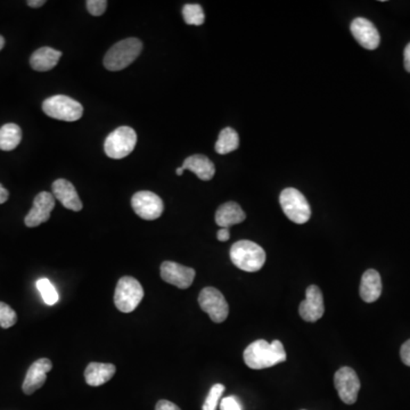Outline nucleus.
<instances>
[{
    "label": "nucleus",
    "instance_id": "f257e3e1",
    "mask_svg": "<svg viewBox=\"0 0 410 410\" xmlns=\"http://www.w3.org/2000/svg\"><path fill=\"white\" fill-rule=\"evenodd\" d=\"M286 360V353L280 341L267 342L258 340L251 343L244 351V362L251 369H265L278 365Z\"/></svg>",
    "mask_w": 410,
    "mask_h": 410
},
{
    "label": "nucleus",
    "instance_id": "f03ea898",
    "mask_svg": "<svg viewBox=\"0 0 410 410\" xmlns=\"http://www.w3.org/2000/svg\"><path fill=\"white\" fill-rule=\"evenodd\" d=\"M231 260L238 269L256 273L266 263V252L251 240H238L231 247Z\"/></svg>",
    "mask_w": 410,
    "mask_h": 410
},
{
    "label": "nucleus",
    "instance_id": "7ed1b4c3",
    "mask_svg": "<svg viewBox=\"0 0 410 410\" xmlns=\"http://www.w3.org/2000/svg\"><path fill=\"white\" fill-rule=\"evenodd\" d=\"M143 44L139 39L128 38L116 42L106 53L104 66L109 71H121L128 68L141 55Z\"/></svg>",
    "mask_w": 410,
    "mask_h": 410
},
{
    "label": "nucleus",
    "instance_id": "20e7f679",
    "mask_svg": "<svg viewBox=\"0 0 410 410\" xmlns=\"http://www.w3.org/2000/svg\"><path fill=\"white\" fill-rule=\"evenodd\" d=\"M42 111L53 119L73 122L81 119L84 107L80 102L64 95H55L42 102Z\"/></svg>",
    "mask_w": 410,
    "mask_h": 410
},
{
    "label": "nucleus",
    "instance_id": "39448f33",
    "mask_svg": "<svg viewBox=\"0 0 410 410\" xmlns=\"http://www.w3.org/2000/svg\"><path fill=\"white\" fill-rule=\"evenodd\" d=\"M137 134L127 125L119 127L111 132L104 143V150L107 157L114 160H121L128 157L135 150Z\"/></svg>",
    "mask_w": 410,
    "mask_h": 410
},
{
    "label": "nucleus",
    "instance_id": "423d86ee",
    "mask_svg": "<svg viewBox=\"0 0 410 410\" xmlns=\"http://www.w3.org/2000/svg\"><path fill=\"white\" fill-rule=\"evenodd\" d=\"M279 203L283 212L291 222L298 224L309 222L311 217L310 205L305 195L298 189H284L279 196Z\"/></svg>",
    "mask_w": 410,
    "mask_h": 410
},
{
    "label": "nucleus",
    "instance_id": "0eeeda50",
    "mask_svg": "<svg viewBox=\"0 0 410 410\" xmlns=\"http://www.w3.org/2000/svg\"><path fill=\"white\" fill-rule=\"evenodd\" d=\"M143 298L144 289L137 279L130 276L120 278L114 294V303L121 312H132L139 305Z\"/></svg>",
    "mask_w": 410,
    "mask_h": 410
},
{
    "label": "nucleus",
    "instance_id": "6e6552de",
    "mask_svg": "<svg viewBox=\"0 0 410 410\" xmlns=\"http://www.w3.org/2000/svg\"><path fill=\"white\" fill-rule=\"evenodd\" d=\"M199 307L210 316L215 323L226 321L229 314V305L222 292L215 287H205L199 293Z\"/></svg>",
    "mask_w": 410,
    "mask_h": 410
},
{
    "label": "nucleus",
    "instance_id": "1a4fd4ad",
    "mask_svg": "<svg viewBox=\"0 0 410 410\" xmlns=\"http://www.w3.org/2000/svg\"><path fill=\"white\" fill-rule=\"evenodd\" d=\"M132 206L136 215L144 220L160 218L164 211L163 201L155 193L141 190L132 196Z\"/></svg>",
    "mask_w": 410,
    "mask_h": 410
},
{
    "label": "nucleus",
    "instance_id": "9d476101",
    "mask_svg": "<svg viewBox=\"0 0 410 410\" xmlns=\"http://www.w3.org/2000/svg\"><path fill=\"white\" fill-rule=\"evenodd\" d=\"M334 384L341 400L346 404H353L358 399L360 380L357 373L350 367H342L334 375Z\"/></svg>",
    "mask_w": 410,
    "mask_h": 410
},
{
    "label": "nucleus",
    "instance_id": "9b49d317",
    "mask_svg": "<svg viewBox=\"0 0 410 410\" xmlns=\"http://www.w3.org/2000/svg\"><path fill=\"white\" fill-rule=\"evenodd\" d=\"M161 278L178 289H186L195 278V270L172 261H164L161 265Z\"/></svg>",
    "mask_w": 410,
    "mask_h": 410
},
{
    "label": "nucleus",
    "instance_id": "f8f14e48",
    "mask_svg": "<svg viewBox=\"0 0 410 410\" xmlns=\"http://www.w3.org/2000/svg\"><path fill=\"white\" fill-rule=\"evenodd\" d=\"M298 312L302 319L309 323L319 321L324 316V296L318 286L311 285L308 287L305 300L300 303Z\"/></svg>",
    "mask_w": 410,
    "mask_h": 410
},
{
    "label": "nucleus",
    "instance_id": "ddd939ff",
    "mask_svg": "<svg viewBox=\"0 0 410 410\" xmlns=\"http://www.w3.org/2000/svg\"><path fill=\"white\" fill-rule=\"evenodd\" d=\"M55 208V197L48 192L39 193L33 199V205L26 215L24 222L30 228L38 227L44 222H48L51 213Z\"/></svg>",
    "mask_w": 410,
    "mask_h": 410
},
{
    "label": "nucleus",
    "instance_id": "4468645a",
    "mask_svg": "<svg viewBox=\"0 0 410 410\" xmlns=\"http://www.w3.org/2000/svg\"><path fill=\"white\" fill-rule=\"evenodd\" d=\"M351 33L358 42L359 45L368 51L377 48L381 42V37L375 26L371 21L364 17H357L353 19L350 26Z\"/></svg>",
    "mask_w": 410,
    "mask_h": 410
},
{
    "label": "nucleus",
    "instance_id": "2eb2a0df",
    "mask_svg": "<svg viewBox=\"0 0 410 410\" xmlns=\"http://www.w3.org/2000/svg\"><path fill=\"white\" fill-rule=\"evenodd\" d=\"M51 368H53V364L49 359L42 358L33 362L28 369L26 378L23 382V392L26 394H33L42 388L47 380V373L51 372Z\"/></svg>",
    "mask_w": 410,
    "mask_h": 410
},
{
    "label": "nucleus",
    "instance_id": "dca6fc26",
    "mask_svg": "<svg viewBox=\"0 0 410 410\" xmlns=\"http://www.w3.org/2000/svg\"><path fill=\"white\" fill-rule=\"evenodd\" d=\"M53 195L57 199L64 208L72 211H81L82 202L78 195L75 187L66 179H57L53 184Z\"/></svg>",
    "mask_w": 410,
    "mask_h": 410
},
{
    "label": "nucleus",
    "instance_id": "f3484780",
    "mask_svg": "<svg viewBox=\"0 0 410 410\" xmlns=\"http://www.w3.org/2000/svg\"><path fill=\"white\" fill-rule=\"evenodd\" d=\"M360 298L367 303L377 301L382 294L381 275L374 269L364 273L360 283Z\"/></svg>",
    "mask_w": 410,
    "mask_h": 410
},
{
    "label": "nucleus",
    "instance_id": "a211bd4d",
    "mask_svg": "<svg viewBox=\"0 0 410 410\" xmlns=\"http://www.w3.org/2000/svg\"><path fill=\"white\" fill-rule=\"evenodd\" d=\"M181 169L192 171L199 177V179L204 180V181L211 180L215 173L213 162L202 154H195V155L187 157L186 160L184 161Z\"/></svg>",
    "mask_w": 410,
    "mask_h": 410
},
{
    "label": "nucleus",
    "instance_id": "6ab92c4d",
    "mask_svg": "<svg viewBox=\"0 0 410 410\" xmlns=\"http://www.w3.org/2000/svg\"><path fill=\"white\" fill-rule=\"evenodd\" d=\"M116 372V367L113 364L90 362L84 371V378H86L87 384L90 386H100L107 383L114 376Z\"/></svg>",
    "mask_w": 410,
    "mask_h": 410
},
{
    "label": "nucleus",
    "instance_id": "aec40b11",
    "mask_svg": "<svg viewBox=\"0 0 410 410\" xmlns=\"http://www.w3.org/2000/svg\"><path fill=\"white\" fill-rule=\"evenodd\" d=\"M245 219V212L242 210L240 204L235 202L224 203L215 212V222L222 228L231 227L234 224L243 222Z\"/></svg>",
    "mask_w": 410,
    "mask_h": 410
},
{
    "label": "nucleus",
    "instance_id": "412c9836",
    "mask_svg": "<svg viewBox=\"0 0 410 410\" xmlns=\"http://www.w3.org/2000/svg\"><path fill=\"white\" fill-rule=\"evenodd\" d=\"M61 57V51L51 48V47H42L33 53V56L30 58V65L33 70L46 72V71L54 69Z\"/></svg>",
    "mask_w": 410,
    "mask_h": 410
},
{
    "label": "nucleus",
    "instance_id": "4be33fe9",
    "mask_svg": "<svg viewBox=\"0 0 410 410\" xmlns=\"http://www.w3.org/2000/svg\"><path fill=\"white\" fill-rule=\"evenodd\" d=\"M22 141V130L15 123H6L0 128V150L13 151Z\"/></svg>",
    "mask_w": 410,
    "mask_h": 410
},
{
    "label": "nucleus",
    "instance_id": "5701e85b",
    "mask_svg": "<svg viewBox=\"0 0 410 410\" xmlns=\"http://www.w3.org/2000/svg\"><path fill=\"white\" fill-rule=\"evenodd\" d=\"M238 146H240V137H238V132L229 127L222 129L218 141L215 143V152L220 155H226V154L236 151Z\"/></svg>",
    "mask_w": 410,
    "mask_h": 410
},
{
    "label": "nucleus",
    "instance_id": "b1692460",
    "mask_svg": "<svg viewBox=\"0 0 410 410\" xmlns=\"http://www.w3.org/2000/svg\"><path fill=\"white\" fill-rule=\"evenodd\" d=\"M183 17L188 26H202L205 19L204 10L197 3H187L183 8Z\"/></svg>",
    "mask_w": 410,
    "mask_h": 410
},
{
    "label": "nucleus",
    "instance_id": "393cba45",
    "mask_svg": "<svg viewBox=\"0 0 410 410\" xmlns=\"http://www.w3.org/2000/svg\"><path fill=\"white\" fill-rule=\"evenodd\" d=\"M37 289L42 294V300L47 305H54L58 301V293L55 286L51 284V280L47 278L38 279Z\"/></svg>",
    "mask_w": 410,
    "mask_h": 410
},
{
    "label": "nucleus",
    "instance_id": "a878e982",
    "mask_svg": "<svg viewBox=\"0 0 410 410\" xmlns=\"http://www.w3.org/2000/svg\"><path fill=\"white\" fill-rule=\"evenodd\" d=\"M17 314L10 305L0 302V326L10 328L17 324Z\"/></svg>",
    "mask_w": 410,
    "mask_h": 410
},
{
    "label": "nucleus",
    "instance_id": "bb28decb",
    "mask_svg": "<svg viewBox=\"0 0 410 410\" xmlns=\"http://www.w3.org/2000/svg\"><path fill=\"white\" fill-rule=\"evenodd\" d=\"M224 391V385H213V386L211 388V390H210V392H208V395L206 397V400H205L204 404H203L202 410H217L219 399L222 398Z\"/></svg>",
    "mask_w": 410,
    "mask_h": 410
},
{
    "label": "nucleus",
    "instance_id": "cd10ccee",
    "mask_svg": "<svg viewBox=\"0 0 410 410\" xmlns=\"http://www.w3.org/2000/svg\"><path fill=\"white\" fill-rule=\"evenodd\" d=\"M87 10L93 17H100L105 13L107 1L106 0H88L86 3Z\"/></svg>",
    "mask_w": 410,
    "mask_h": 410
},
{
    "label": "nucleus",
    "instance_id": "c85d7f7f",
    "mask_svg": "<svg viewBox=\"0 0 410 410\" xmlns=\"http://www.w3.org/2000/svg\"><path fill=\"white\" fill-rule=\"evenodd\" d=\"M220 409L222 410H242L240 404L236 400L235 397H227L222 399V404H220Z\"/></svg>",
    "mask_w": 410,
    "mask_h": 410
},
{
    "label": "nucleus",
    "instance_id": "c756f323",
    "mask_svg": "<svg viewBox=\"0 0 410 410\" xmlns=\"http://www.w3.org/2000/svg\"><path fill=\"white\" fill-rule=\"evenodd\" d=\"M400 357L404 365L410 367V340L406 341L401 346Z\"/></svg>",
    "mask_w": 410,
    "mask_h": 410
},
{
    "label": "nucleus",
    "instance_id": "7c9ffc66",
    "mask_svg": "<svg viewBox=\"0 0 410 410\" xmlns=\"http://www.w3.org/2000/svg\"><path fill=\"white\" fill-rule=\"evenodd\" d=\"M155 410H181L177 404H173L171 401L160 400L157 404Z\"/></svg>",
    "mask_w": 410,
    "mask_h": 410
},
{
    "label": "nucleus",
    "instance_id": "2f4dec72",
    "mask_svg": "<svg viewBox=\"0 0 410 410\" xmlns=\"http://www.w3.org/2000/svg\"><path fill=\"white\" fill-rule=\"evenodd\" d=\"M217 238H218L220 242H227V240L231 238L229 229H228V228H222V229L217 233Z\"/></svg>",
    "mask_w": 410,
    "mask_h": 410
},
{
    "label": "nucleus",
    "instance_id": "473e14b6",
    "mask_svg": "<svg viewBox=\"0 0 410 410\" xmlns=\"http://www.w3.org/2000/svg\"><path fill=\"white\" fill-rule=\"evenodd\" d=\"M404 69H406L408 72H410V42L408 44L407 47L404 48Z\"/></svg>",
    "mask_w": 410,
    "mask_h": 410
},
{
    "label": "nucleus",
    "instance_id": "72a5a7b5",
    "mask_svg": "<svg viewBox=\"0 0 410 410\" xmlns=\"http://www.w3.org/2000/svg\"><path fill=\"white\" fill-rule=\"evenodd\" d=\"M8 196H10L8 190L0 184V204L6 202L7 199H8Z\"/></svg>",
    "mask_w": 410,
    "mask_h": 410
},
{
    "label": "nucleus",
    "instance_id": "f704fd0d",
    "mask_svg": "<svg viewBox=\"0 0 410 410\" xmlns=\"http://www.w3.org/2000/svg\"><path fill=\"white\" fill-rule=\"evenodd\" d=\"M45 0H29L28 1V5L30 7H33V8H38V7H42V5H45Z\"/></svg>",
    "mask_w": 410,
    "mask_h": 410
},
{
    "label": "nucleus",
    "instance_id": "c9c22d12",
    "mask_svg": "<svg viewBox=\"0 0 410 410\" xmlns=\"http://www.w3.org/2000/svg\"><path fill=\"white\" fill-rule=\"evenodd\" d=\"M3 46H5V39L3 35H0V51L3 48Z\"/></svg>",
    "mask_w": 410,
    "mask_h": 410
},
{
    "label": "nucleus",
    "instance_id": "e433bc0d",
    "mask_svg": "<svg viewBox=\"0 0 410 410\" xmlns=\"http://www.w3.org/2000/svg\"><path fill=\"white\" fill-rule=\"evenodd\" d=\"M176 173L177 176H181V175L184 173V170L181 169V168H178V169L176 170Z\"/></svg>",
    "mask_w": 410,
    "mask_h": 410
}]
</instances>
